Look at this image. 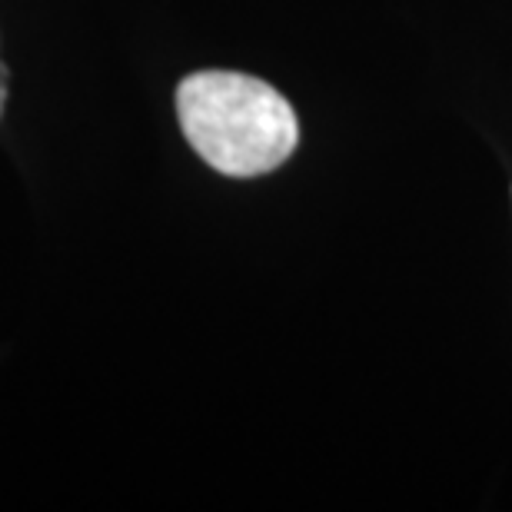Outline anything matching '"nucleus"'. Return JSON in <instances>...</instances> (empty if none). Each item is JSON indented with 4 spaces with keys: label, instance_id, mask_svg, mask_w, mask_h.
<instances>
[{
    "label": "nucleus",
    "instance_id": "f257e3e1",
    "mask_svg": "<svg viewBox=\"0 0 512 512\" xmlns=\"http://www.w3.org/2000/svg\"><path fill=\"white\" fill-rule=\"evenodd\" d=\"M180 130L203 163L223 177H263L290 160L300 120L290 100L260 77L197 70L177 87Z\"/></svg>",
    "mask_w": 512,
    "mask_h": 512
},
{
    "label": "nucleus",
    "instance_id": "f03ea898",
    "mask_svg": "<svg viewBox=\"0 0 512 512\" xmlns=\"http://www.w3.org/2000/svg\"><path fill=\"white\" fill-rule=\"evenodd\" d=\"M4 107H7V64L0 60V117H4Z\"/></svg>",
    "mask_w": 512,
    "mask_h": 512
}]
</instances>
